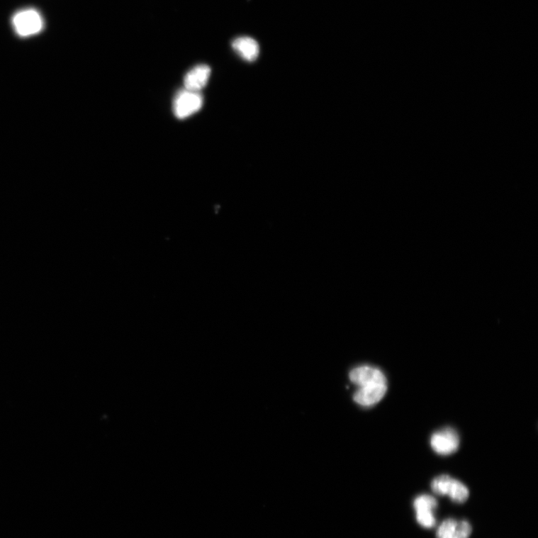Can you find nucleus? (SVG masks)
Listing matches in <instances>:
<instances>
[{"label": "nucleus", "instance_id": "nucleus-10", "mask_svg": "<svg viewBox=\"0 0 538 538\" xmlns=\"http://www.w3.org/2000/svg\"><path fill=\"white\" fill-rule=\"evenodd\" d=\"M232 48L245 61L252 62L259 54L257 41L251 37H239L232 40Z\"/></svg>", "mask_w": 538, "mask_h": 538}, {"label": "nucleus", "instance_id": "nucleus-1", "mask_svg": "<svg viewBox=\"0 0 538 538\" xmlns=\"http://www.w3.org/2000/svg\"><path fill=\"white\" fill-rule=\"evenodd\" d=\"M431 488L436 495H447L454 503L463 504L470 496V491L464 483L449 475H441L434 478Z\"/></svg>", "mask_w": 538, "mask_h": 538}, {"label": "nucleus", "instance_id": "nucleus-4", "mask_svg": "<svg viewBox=\"0 0 538 538\" xmlns=\"http://www.w3.org/2000/svg\"><path fill=\"white\" fill-rule=\"evenodd\" d=\"M416 520L424 529H432L436 525L435 512L438 506L437 500L429 494H422L413 500Z\"/></svg>", "mask_w": 538, "mask_h": 538}, {"label": "nucleus", "instance_id": "nucleus-7", "mask_svg": "<svg viewBox=\"0 0 538 538\" xmlns=\"http://www.w3.org/2000/svg\"><path fill=\"white\" fill-rule=\"evenodd\" d=\"M388 383H374L359 388L354 395L356 403L364 407L376 405L388 391Z\"/></svg>", "mask_w": 538, "mask_h": 538}, {"label": "nucleus", "instance_id": "nucleus-6", "mask_svg": "<svg viewBox=\"0 0 538 538\" xmlns=\"http://www.w3.org/2000/svg\"><path fill=\"white\" fill-rule=\"evenodd\" d=\"M473 532L471 524L465 520L446 519L438 527L437 538H470Z\"/></svg>", "mask_w": 538, "mask_h": 538}, {"label": "nucleus", "instance_id": "nucleus-2", "mask_svg": "<svg viewBox=\"0 0 538 538\" xmlns=\"http://www.w3.org/2000/svg\"><path fill=\"white\" fill-rule=\"evenodd\" d=\"M13 29L21 37L39 33L43 29L44 22L39 12L33 9L18 11L12 19Z\"/></svg>", "mask_w": 538, "mask_h": 538}, {"label": "nucleus", "instance_id": "nucleus-3", "mask_svg": "<svg viewBox=\"0 0 538 538\" xmlns=\"http://www.w3.org/2000/svg\"><path fill=\"white\" fill-rule=\"evenodd\" d=\"M203 98L198 91L187 89L179 91L174 101V113L179 119H184L198 112L203 106Z\"/></svg>", "mask_w": 538, "mask_h": 538}, {"label": "nucleus", "instance_id": "nucleus-9", "mask_svg": "<svg viewBox=\"0 0 538 538\" xmlns=\"http://www.w3.org/2000/svg\"><path fill=\"white\" fill-rule=\"evenodd\" d=\"M211 74V70L208 65H199L193 67L185 76V89L199 91L208 84Z\"/></svg>", "mask_w": 538, "mask_h": 538}, {"label": "nucleus", "instance_id": "nucleus-5", "mask_svg": "<svg viewBox=\"0 0 538 538\" xmlns=\"http://www.w3.org/2000/svg\"><path fill=\"white\" fill-rule=\"evenodd\" d=\"M431 447L440 455H449L456 452L460 446V437L452 427H447L435 432L431 437Z\"/></svg>", "mask_w": 538, "mask_h": 538}, {"label": "nucleus", "instance_id": "nucleus-8", "mask_svg": "<svg viewBox=\"0 0 538 538\" xmlns=\"http://www.w3.org/2000/svg\"><path fill=\"white\" fill-rule=\"evenodd\" d=\"M349 379L359 388L369 384L388 383L383 372L376 367L370 366H362L354 369L350 372Z\"/></svg>", "mask_w": 538, "mask_h": 538}]
</instances>
